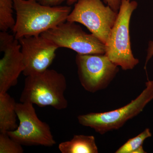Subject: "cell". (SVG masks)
<instances>
[{
	"instance_id": "cell-17",
	"label": "cell",
	"mask_w": 153,
	"mask_h": 153,
	"mask_svg": "<svg viewBox=\"0 0 153 153\" xmlns=\"http://www.w3.org/2000/svg\"><path fill=\"white\" fill-rule=\"evenodd\" d=\"M36 1L44 5L55 7L60 6L64 2L67 0H35Z\"/></svg>"
},
{
	"instance_id": "cell-9",
	"label": "cell",
	"mask_w": 153,
	"mask_h": 153,
	"mask_svg": "<svg viewBox=\"0 0 153 153\" xmlns=\"http://www.w3.org/2000/svg\"><path fill=\"white\" fill-rule=\"evenodd\" d=\"M27 76L48 69L56 56L58 47L41 35L24 37L19 39Z\"/></svg>"
},
{
	"instance_id": "cell-20",
	"label": "cell",
	"mask_w": 153,
	"mask_h": 153,
	"mask_svg": "<svg viewBox=\"0 0 153 153\" xmlns=\"http://www.w3.org/2000/svg\"><path fill=\"white\" fill-rule=\"evenodd\" d=\"M130 1H131V0H130Z\"/></svg>"
},
{
	"instance_id": "cell-11",
	"label": "cell",
	"mask_w": 153,
	"mask_h": 153,
	"mask_svg": "<svg viewBox=\"0 0 153 153\" xmlns=\"http://www.w3.org/2000/svg\"><path fill=\"white\" fill-rule=\"evenodd\" d=\"M16 103L7 92L0 94V132L7 133L18 128Z\"/></svg>"
},
{
	"instance_id": "cell-13",
	"label": "cell",
	"mask_w": 153,
	"mask_h": 153,
	"mask_svg": "<svg viewBox=\"0 0 153 153\" xmlns=\"http://www.w3.org/2000/svg\"><path fill=\"white\" fill-rule=\"evenodd\" d=\"M13 0H0V30L7 32L13 30L16 20L14 19Z\"/></svg>"
},
{
	"instance_id": "cell-8",
	"label": "cell",
	"mask_w": 153,
	"mask_h": 153,
	"mask_svg": "<svg viewBox=\"0 0 153 153\" xmlns=\"http://www.w3.org/2000/svg\"><path fill=\"white\" fill-rule=\"evenodd\" d=\"M75 61L81 85L91 93L106 88L119 70L105 54H77Z\"/></svg>"
},
{
	"instance_id": "cell-4",
	"label": "cell",
	"mask_w": 153,
	"mask_h": 153,
	"mask_svg": "<svg viewBox=\"0 0 153 153\" xmlns=\"http://www.w3.org/2000/svg\"><path fill=\"white\" fill-rule=\"evenodd\" d=\"M153 100V80H148L146 88L136 98L120 108L107 112L90 113L77 117L81 125L93 129L104 134L121 128L126 122L140 113Z\"/></svg>"
},
{
	"instance_id": "cell-16",
	"label": "cell",
	"mask_w": 153,
	"mask_h": 153,
	"mask_svg": "<svg viewBox=\"0 0 153 153\" xmlns=\"http://www.w3.org/2000/svg\"><path fill=\"white\" fill-rule=\"evenodd\" d=\"M77 0H67L66 3L68 6L76 2ZM105 2L114 11L118 12L120 8L121 0H104Z\"/></svg>"
},
{
	"instance_id": "cell-2",
	"label": "cell",
	"mask_w": 153,
	"mask_h": 153,
	"mask_svg": "<svg viewBox=\"0 0 153 153\" xmlns=\"http://www.w3.org/2000/svg\"><path fill=\"white\" fill-rule=\"evenodd\" d=\"M67 88L66 77L53 69L26 76L20 101L36 104L38 106H49L61 110L68 107L65 96Z\"/></svg>"
},
{
	"instance_id": "cell-5",
	"label": "cell",
	"mask_w": 153,
	"mask_h": 153,
	"mask_svg": "<svg viewBox=\"0 0 153 153\" xmlns=\"http://www.w3.org/2000/svg\"><path fill=\"white\" fill-rule=\"evenodd\" d=\"M117 15L101 0H77L67 21L84 25L106 45Z\"/></svg>"
},
{
	"instance_id": "cell-19",
	"label": "cell",
	"mask_w": 153,
	"mask_h": 153,
	"mask_svg": "<svg viewBox=\"0 0 153 153\" xmlns=\"http://www.w3.org/2000/svg\"><path fill=\"white\" fill-rule=\"evenodd\" d=\"M146 152L144 150L143 146L140 147L135 151H134L133 153H146Z\"/></svg>"
},
{
	"instance_id": "cell-6",
	"label": "cell",
	"mask_w": 153,
	"mask_h": 153,
	"mask_svg": "<svg viewBox=\"0 0 153 153\" xmlns=\"http://www.w3.org/2000/svg\"><path fill=\"white\" fill-rule=\"evenodd\" d=\"M33 105L28 102L16 103L19 125L15 130L7 133L22 146H52L56 141L50 127L38 118Z\"/></svg>"
},
{
	"instance_id": "cell-1",
	"label": "cell",
	"mask_w": 153,
	"mask_h": 153,
	"mask_svg": "<svg viewBox=\"0 0 153 153\" xmlns=\"http://www.w3.org/2000/svg\"><path fill=\"white\" fill-rule=\"evenodd\" d=\"M16 24L12 30L15 38L38 36L67 21L70 6L51 7L35 0H13Z\"/></svg>"
},
{
	"instance_id": "cell-10",
	"label": "cell",
	"mask_w": 153,
	"mask_h": 153,
	"mask_svg": "<svg viewBox=\"0 0 153 153\" xmlns=\"http://www.w3.org/2000/svg\"><path fill=\"white\" fill-rule=\"evenodd\" d=\"M0 51L4 53L0 60V94H3L16 85L25 65L21 45L14 35L0 32Z\"/></svg>"
},
{
	"instance_id": "cell-14",
	"label": "cell",
	"mask_w": 153,
	"mask_h": 153,
	"mask_svg": "<svg viewBox=\"0 0 153 153\" xmlns=\"http://www.w3.org/2000/svg\"><path fill=\"white\" fill-rule=\"evenodd\" d=\"M152 136L150 129H145L143 131L136 137L129 139L116 151L115 153H133L134 151L143 146L145 140Z\"/></svg>"
},
{
	"instance_id": "cell-12",
	"label": "cell",
	"mask_w": 153,
	"mask_h": 153,
	"mask_svg": "<svg viewBox=\"0 0 153 153\" xmlns=\"http://www.w3.org/2000/svg\"><path fill=\"white\" fill-rule=\"evenodd\" d=\"M62 153H97L98 148L93 136L74 135L72 139L58 146Z\"/></svg>"
},
{
	"instance_id": "cell-18",
	"label": "cell",
	"mask_w": 153,
	"mask_h": 153,
	"mask_svg": "<svg viewBox=\"0 0 153 153\" xmlns=\"http://www.w3.org/2000/svg\"><path fill=\"white\" fill-rule=\"evenodd\" d=\"M153 56V40L150 41L148 44V47L147 50V56L146 57V61L144 66V69H146L147 65L148 62Z\"/></svg>"
},
{
	"instance_id": "cell-3",
	"label": "cell",
	"mask_w": 153,
	"mask_h": 153,
	"mask_svg": "<svg viewBox=\"0 0 153 153\" xmlns=\"http://www.w3.org/2000/svg\"><path fill=\"white\" fill-rule=\"evenodd\" d=\"M137 6L136 1L121 0L117 18L105 45V54L123 70H131L139 63L133 54L129 34L131 18Z\"/></svg>"
},
{
	"instance_id": "cell-15",
	"label": "cell",
	"mask_w": 153,
	"mask_h": 153,
	"mask_svg": "<svg viewBox=\"0 0 153 153\" xmlns=\"http://www.w3.org/2000/svg\"><path fill=\"white\" fill-rule=\"evenodd\" d=\"M22 145L14 140L7 133L0 134V153H23Z\"/></svg>"
},
{
	"instance_id": "cell-7",
	"label": "cell",
	"mask_w": 153,
	"mask_h": 153,
	"mask_svg": "<svg viewBox=\"0 0 153 153\" xmlns=\"http://www.w3.org/2000/svg\"><path fill=\"white\" fill-rule=\"evenodd\" d=\"M41 35L58 48L71 49L78 54H105V44L91 33H85L75 22L66 21Z\"/></svg>"
}]
</instances>
